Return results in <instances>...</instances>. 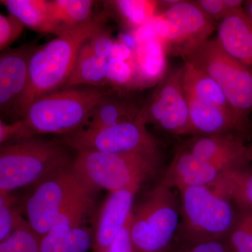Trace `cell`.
I'll return each instance as SVG.
<instances>
[{
  "label": "cell",
  "instance_id": "e575fe53",
  "mask_svg": "<svg viewBox=\"0 0 252 252\" xmlns=\"http://www.w3.org/2000/svg\"><path fill=\"white\" fill-rule=\"evenodd\" d=\"M169 252H231L223 241L185 244L183 246Z\"/></svg>",
  "mask_w": 252,
  "mask_h": 252
},
{
  "label": "cell",
  "instance_id": "9a60e30c",
  "mask_svg": "<svg viewBox=\"0 0 252 252\" xmlns=\"http://www.w3.org/2000/svg\"><path fill=\"white\" fill-rule=\"evenodd\" d=\"M223 172L220 167L184 149L176 154L161 182L177 190L186 187H209Z\"/></svg>",
  "mask_w": 252,
  "mask_h": 252
},
{
  "label": "cell",
  "instance_id": "1f68e13d",
  "mask_svg": "<svg viewBox=\"0 0 252 252\" xmlns=\"http://www.w3.org/2000/svg\"><path fill=\"white\" fill-rule=\"evenodd\" d=\"M114 41L115 40L113 39L112 31L105 26L88 39L87 44L94 54L99 57L109 59Z\"/></svg>",
  "mask_w": 252,
  "mask_h": 252
},
{
  "label": "cell",
  "instance_id": "6da1fadb",
  "mask_svg": "<svg viewBox=\"0 0 252 252\" xmlns=\"http://www.w3.org/2000/svg\"><path fill=\"white\" fill-rule=\"evenodd\" d=\"M107 18L104 13L99 14L89 22L37 46L30 62L28 87L15 112L14 122L21 119L36 99L64 89L81 46L105 27Z\"/></svg>",
  "mask_w": 252,
  "mask_h": 252
},
{
  "label": "cell",
  "instance_id": "277c9868",
  "mask_svg": "<svg viewBox=\"0 0 252 252\" xmlns=\"http://www.w3.org/2000/svg\"><path fill=\"white\" fill-rule=\"evenodd\" d=\"M160 154H112L81 152L76 153L72 170L88 189L109 193L140 189L156 173Z\"/></svg>",
  "mask_w": 252,
  "mask_h": 252
},
{
  "label": "cell",
  "instance_id": "ac0fdd59",
  "mask_svg": "<svg viewBox=\"0 0 252 252\" xmlns=\"http://www.w3.org/2000/svg\"><path fill=\"white\" fill-rule=\"evenodd\" d=\"M167 51L155 34L137 40L135 51L137 89L157 85L167 74Z\"/></svg>",
  "mask_w": 252,
  "mask_h": 252
},
{
  "label": "cell",
  "instance_id": "4dcf8cb0",
  "mask_svg": "<svg viewBox=\"0 0 252 252\" xmlns=\"http://www.w3.org/2000/svg\"><path fill=\"white\" fill-rule=\"evenodd\" d=\"M14 201L10 194H0V242L9 237L14 230L18 212L13 207Z\"/></svg>",
  "mask_w": 252,
  "mask_h": 252
},
{
  "label": "cell",
  "instance_id": "f35d334b",
  "mask_svg": "<svg viewBox=\"0 0 252 252\" xmlns=\"http://www.w3.org/2000/svg\"><path fill=\"white\" fill-rule=\"evenodd\" d=\"M249 147H250V154H251L252 161V144H251V145L249 146Z\"/></svg>",
  "mask_w": 252,
  "mask_h": 252
},
{
  "label": "cell",
  "instance_id": "7a4b0ae2",
  "mask_svg": "<svg viewBox=\"0 0 252 252\" xmlns=\"http://www.w3.org/2000/svg\"><path fill=\"white\" fill-rule=\"evenodd\" d=\"M60 138L32 136L0 147V194L35 184L72 166L75 157ZM73 150V149H72Z\"/></svg>",
  "mask_w": 252,
  "mask_h": 252
},
{
  "label": "cell",
  "instance_id": "2e32d148",
  "mask_svg": "<svg viewBox=\"0 0 252 252\" xmlns=\"http://www.w3.org/2000/svg\"><path fill=\"white\" fill-rule=\"evenodd\" d=\"M217 32L223 49L252 73V23L244 9L219 23Z\"/></svg>",
  "mask_w": 252,
  "mask_h": 252
},
{
  "label": "cell",
  "instance_id": "d6986e66",
  "mask_svg": "<svg viewBox=\"0 0 252 252\" xmlns=\"http://www.w3.org/2000/svg\"><path fill=\"white\" fill-rule=\"evenodd\" d=\"M182 84L187 99L235 113L216 81L187 61L182 67Z\"/></svg>",
  "mask_w": 252,
  "mask_h": 252
},
{
  "label": "cell",
  "instance_id": "7c38bea8",
  "mask_svg": "<svg viewBox=\"0 0 252 252\" xmlns=\"http://www.w3.org/2000/svg\"><path fill=\"white\" fill-rule=\"evenodd\" d=\"M186 149L224 172L247 167L252 162L250 147L234 133L194 135Z\"/></svg>",
  "mask_w": 252,
  "mask_h": 252
},
{
  "label": "cell",
  "instance_id": "cb8c5ba5",
  "mask_svg": "<svg viewBox=\"0 0 252 252\" xmlns=\"http://www.w3.org/2000/svg\"><path fill=\"white\" fill-rule=\"evenodd\" d=\"M51 14L56 29V36L89 22L93 16L91 0H52Z\"/></svg>",
  "mask_w": 252,
  "mask_h": 252
},
{
  "label": "cell",
  "instance_id": "8fae6325",
  "mask_svg": "<svg viewBox=\"0 0 252 252\" xmlns=\"http://www.w3.org/2000/svg\"><path fill=\"white\" fill-rule=\"evenodd\" d=\"M36 43H28L0 55V113L1 119L14 120L15 112L29 81L30 62Z\"/></svg>",
  "mask_w": 252,
  "mask_h": 252
},
{
  "label": "cell",
  "instance_id": "7402d4cb",
  "mask_svg": "<svg viewBox=\"0 0 252 252\" xmlns=\"http://www.w3.org/2000/svg\"><path fill=\"white\" fill-rule=\"evenodd\" d=\"M87 41L79 50L74 69L64 88L78 86L105 87L109 84V59L94 54L88 45Z\"/></svg>",
  "mask_w": 252,
  "mask_h": 252
},
{
  "label": "cell",
  "instance_id": "5bb4252c",
  "mask_svg": "<svg viewBox=\"0 0 252 252\" xmlns=\"http://www.w3.org/2000/svg\"><path fill=\"white\" fill-rule=\"evenodd\" d=\"M138 190L125 189L109 193L96 221L93 252H106L110 248L130 217Z\"/></svg>",
  "mask_w": 252,
  "mask_h": 252
},
{
  "label": "cell",
  "instance_id": "4316f807",
  "mask_svg": "<svg viewBox=\"0 0 252 252\" xmlns=\"http://www.w3.org/2000/svg\"><path fill=\"white\" fill-rule=\"evenodd\" d=\"M40 240L18 211L14 230L0 242V252H41Z\"/></svg>",
  "mask_w": 252,
  "mask_h": 252
},
{
  "label": "cell",
  "instance_id": "836d02e7",
  "mask_svg": "<svg viewBox=\"0 0 252 252\" xmlns=\"http://www.w3.org/2000/svg\"><path fill=\"white\" fill-rule=\"evenodd\" d=\"M195 4L214 22L220 23L228 16L224 0H196Z\"/></svg>",
  "mask_w": 252,
  "mask_h": 252
},
{
  "label": "cell",
  "instance_id": "5b68a950",
  "mask_svg": "<svg viewBox=\"0 0 252 252\" xmlns=\"http://www.w3.org/2000/svg\"><path fill=\"white\" fill-rule=\"evenodd\" d=\"M180 193L178 233L185 244L223 241L229 233L236 210L210 187H186Z\"/></svg>",
  "mask_w": 252,
  "mask_h": 252
},
{
  "label": "cell",
  "instance_id": "30bf717a",
  "mask_svg": "<svg viewBox=\"0 0 252 252\" xmlns=\"http://www.w3.org/2000/svg\"><path fill=\"white\" fill-rule=\"evenodd\" d=\"M139 118L176 135H192L188 100L182 84V67L167 73L141 106Z\"/></svg>",
  "mask_w": 252,
  "mask_h": 252
},
{
  "label": "cell",
  "instance_id": "74e56055",
  "mask_svg": "<svg viewBox=\"0 0 252 252\" xmlns=\"http://www.w3.org/2000/svg\"><path fill=\"white\" fill-rule=\"evenodd\" d=\"M244 12L252 23V0L245 1L244 5Z\"/></svg>",
  "mask_w": 252,
  "mask_h": 252
},
{
  "label": "cell",
  "instance_id": "ba28073f",
  "mask_svg": "<svg viewBox=\"0 0 252 252\" xmlns=\"http://www.w3.org/2000/svg\"><path fill=\"white\" fill-rule=\"evenodd\" d=\"M61 137L76 153L160 154L158 142L139 117L135 120L97 130L85 127Z\"/></svg>",
  "mask_w": 252,
  "mask_h": 252
},
{
  "label": "cell",
  "instance_id": "f1b7e54d",
  "mask_svg": "<svg viewBox=\"0 0 252 252\" xmlns=\"http://www.w3.org/2000/svg\"><path fill=\"white\" fill-rule=\"evenodd\" d=\"M109 84L116 89L135 88L137 86V72L135 61H120L109 60L108 72Z\"/></svg>",
  "mask_w": 252,
  "mask_h": 252
},
{
  "label": "cell",
  "instance_id": "e0dca14e",
  "mask_svg": "<svg viewBox=\"0 0 252 252\" xmlns=\"http://www.w3.org/2000/svg\"><path fill=\"white\" fill-rule=\"evenodd\" d=\"M192 135H211L241 132L249 127L231 111L187 99Z\"/></svg>",
  "mask_w": 252,
  "mask_h": 252
},
{
  "label": "cell",
  "instance_id": "9c48e42d",
  "mask_svg": "<svg viewBox=\"0 0 252 252\" xmlns=\"http://www.w3.org/2000/svg\"><path fill=\"white\" fill-rule=\"evenodd\" d=\"M89 190L72 166L48 177L36 185L28 199L25 212L28 223L41 239L49 233L58 217Z\"/></svg>",
  "mask_w": 252,
  "mask_h": 252
},
{
  "label": "cell",
  "instance_id": "83f0119b",
  "mask_svg": "<svg viewBox=\"0 0 252 252\" xmlns=\"http://www.w3.org/2000/svg\"><path fill=\"white\" fill-rule=\"evenodd\" d=\"M235 210L234 223L223 242L231 252H252V213Z\"/></svg>",
  "mask_w": 252,
  "mask_h": 252
},
{
  "label": "cell",
  "instance_id": "8d00e7d4",
  "mask_svg": "<svg viewBox=\"0 0 252 252\" xmlns=\"http://www.w3.org/2000/svg\"><path fill=\"white\" fill-rule=\"evenodd\" d=\"M109 59L120 61H135V51L124 41H114Z\"/></svg>",
  "mask_w": 252,
  "mask_h": 252
},
{
  "label": "cell",
  "instance_id": "ffe728a7",
  "mask_svg": "<svg viewBox=\"0 0 252 252\" xmlns=\"http://www.w3.org/2000/svg\"><path fill=\"white\" fill-rule=\"evenodd\" d=\"M140 108L137 104L111 93L94 107L86 127L97 130L135 120Z\"/></svg>",
  "mask_w": 252,
  "mask_h": 252
},
{
  "label": "cell",
  "instance_id": "4fadbf2b",
  "mask_svg": "<svg viewBox=\"0 0 252 252\" xmlns=\"http://www.w3.org/2000/svg\"><path fill=\"white\" fill-rule=\"evenodd\" d=\"M175 26L179 37L176 56L185 58L210 39L216 26L194 1L180 0L160 11Z\"/></svg>",
  "mask_w": 252,
  "mask_h": 252
},
{
  "label": "cell",
  "instance_id": "d4e9b609",
  "mask_svg": "<svg viewBox=\"0 0 252 252\" xmlns=\"http://www.w3.org/2000/svg\"><path fill=\"white\" fill-rule=\"evenodd\" d=\"M127 29L136 31L152 23L159 14V1L117 0L107 1Z\"/></svg>",
  "mask_w": 252,
  "mask_h": 252
},
{
  "label": "cell",
  "instance_id": "8992f818",
  "mask_svg": "<svg viewBox=\"0 0 252 252\" xmlns=\"http://www.w3.org/2000/svg\"><path fill=\"white\" fill-rule=\"evenodd\" d=\"M173 189L156 186L130 216V236L135 252H169L180 223V200Z\"/></svg>",
  "mask_w": 252,
  "mask_h": 252
},
{
  "label": "cell",
  "instance_id": "484cf974",
  "mask_svg": "<svg viewBox=\"0 0 252 252\" xmlns=\"http://www.w3.org/2000/svg\"><path fill=\"white\" fill-rule=\"evenodd\" d=\"M81 225L83 220L77 213L64 212L58 217L49 233L41 238V252H72L69 236L72 230Z\"/></svg>",
  "mask_w": 252,
  "mask_h": 252
},
{
  "label": "cell",
  "instance_id": "f546056e",
  "mask_svg": "<svg viewBox=\"0 0 252 252\" xmlns=\"http://www.w3.org/2000/svg\"><path fill=\"white\" fill-rule=\"evenodd\" d=\"M25 25L11 14L0 15V51L10 49L24 31Z\"/></svg>",
  "mask_w": 252,
  "mask_h": 252
},
{
  "label": "cell",
  "instance_id": "52a82bcc",
  "mask_svg": "<svg viewBox=\"0 0 252 252\" xmlns=\"http://www.w3.org/2000/svg\"><path fill=\"white\" fill-rule=\"evenodd\" d=\"M183 59L216 81L235 114L250 127L249 117L252 112V73L230 56L217 37L205 41Z\"/></svg>",
  "mask_w": 252,
  "mask_h": 252
},
{
  "label": "cell",
  "instance_id": "d590c367",
  "mask_svg": "<svg viewBox=\"0 0 252 252\" xmlns=\"http://www.w3.org/2000/svg\"><path fill=\"white\" fill-rule=\"evenodd\" d=\"M106 252H135L130 236V217L121 233Z\"/></svg>",
  "mask_w": 252,
  "mask_h": 252
},
{
  "label": "cell",
  "instance_id": "603a6c76",
  "mask_svg": "<svg viewBox=\"0 0 252 252\" xmlns=\"http://www.w3.org/2000/svg\"><path fill=\"white\" fill-rule=\"evenodd\" d=\"M1 2L26 27L41 34H56L50 1L1 0Z\"/></svg>",
  "mask_w": 252,
  "mask_h": 252
},
{
  "label": "cell",
  "instance_id": "d6a6232c",
  "mask_svg": "<svg viewBox=\"0 0 252 252\" xmlns=\"http://www.w3.org/2000/svg\"><path fill=\"white\" fill-rule=\"evenodd\" d=\"M29 137L21 119L11 123L0 119V145Z\"/></svg>",
  "mask_w": 252,
  "mask_h": 252
},
{
  "label": "cell",
  "instance_id": "44dd1931",
  "mask_svg": "<svg viewBox=\"0 0 252 252\" xmlns=\"http://www.w3.org/2000/svg\"><path fill=\"white\" fill-rule=\"evenodd\" d=\"M238 210L252 213V170L248 167L222 173L209 186Z\"/></svg>",
  "mask_w": 252,
  "mask_h": 252
},
{
  "label": "cell",
  "instance_id": "3957f363",
  "mask_svg": "<svg viewBox=\"0 0 252 252\" xmlns=\"http://www.w3.org/2000/svg\"><path fill=\"white\" fill-rule=\"evenodd\" d=\"M112 93L106 87L64 88L36 99L21 120L28 135H70L85 128L94 107Z\"/></svg>",
  "mask_w": 252,
  "mask_h": 252
}]
</instances>
